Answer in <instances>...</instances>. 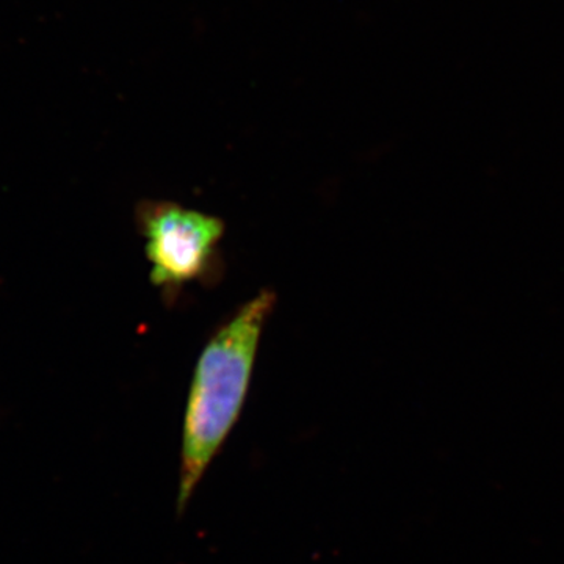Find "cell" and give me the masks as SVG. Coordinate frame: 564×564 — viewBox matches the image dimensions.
<instances>
[{
  "instance_id": "6da1fadb",
  "label": "cell",
  "mask_w": 564,
  "mask_h": 564,
  "mask_svg": "<svg viewBox=\"0 0 564 564\" xmlns=\"http://www.w3.org/2000/svg\"><path fill=\"white\" fill-rule=\"evenodd\" d=\"M274 303L270 289L256 293L215 329L196 361L182 423L180 518L242 414Z\"/></svg>"
},
{
  "instance_id": "7a4b0ae2",
  "label": "cell",
  "mask_w": 564,
  "mask_h": 564,
  "mask_svg": "<svg viewBox=\"0 0 564 564\" xmlns=\"http://www.w3.org/2000/svg\"><path fill=\"white\" fill-rule=\"evenodd\" d=\"M140 226L152 284L165 295L176 296L191 282L220 278L226 225L217 215L176 202H148L140 207Z\"/></svg>"
}]
</instances>
